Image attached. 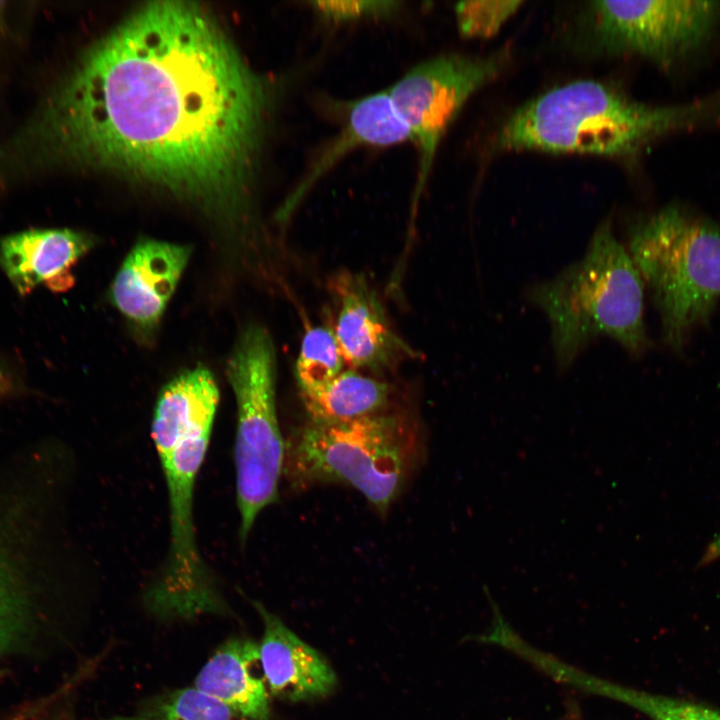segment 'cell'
Wrapping results in <instances>:
<instances>
[{
  "label": "cell",
  "instance_id": "1",
  "mask_svg": "<svg viewBox=\"0 0 720 720\" xmlns=\"http://www.w3.org/2000/svg\"><path fill=\"white\" fill-rule=\"evenodd\" d=\"M273 104L208 11L149 3L88 48L0 144V180L102 168L209 206L241 205Z\"/></svg>",
  "mask_w": 720,
  "mask_h": 720
},
{
  "label": "cell",
  "instance_id": "2",
  "mask_svg": "<svg viewBox=\"0 0 720 720\" xmlns=\"http://www.w3.org/2000/svg\"><path fill=\"white\" fill-rule=\"evenodd\" d=\"M68 456L48 438L0 455V656L16 652L71 566Z\"/></svg>",
  "mask_w": 720,
  "mask_h": 720
},
{
  "label": "cell",
  "instance_id": "3",
  "mask_svg": "<svg viewBox=\"0 0 720 720\" xmlns=\"http://www.w3.org/2000/svg\"><path fill=\"white\" fill-rule=\"evenodd\" d=\"M218 403L219 389L213 374L198 365L165 384L155 404L151 437L166 483L169 545L160 573L145 594V603L160 619L228 611L198 548L194 521L195 485Z\"/></svg>",
  "mask_w": 720,
  "mask_h": 720
},
{
  "label": "cell",
  "instance_id": "4",
  "mask_svg": "<svg viewBox=\"0 0 720 720\" xmlns=\"http://www.w3.org/2000/svg\"><path fill=\"white\" fill-rule=\"evenodd\" d=\"M720 121V91L682 105L637 102L605 84L574 81L517 109L498 133L502 150L629 156L676 130Z\"/></svg>",
  "mask_w": 720,
  "mask_h": 720
},
{
  "label": "cell",
  "instance_id": "5",
  "mask_svg": "<svg viewBox=\"0 0 720 720\" xmlns=\"http://www.w3.org/2000/svg\"><path fill=\"white\" fill-rule=\"evenodd\" d=\"M530 299L550 323L561 369L598 336L612 338L633 356L649 346L644 282L609 222L598 227L581 259L553 279L536 284Z\"/></svg>",
  "mask_w": 720,
  "mask_h": 720
},
{
  "label": "cell",
  "instance_id": "6",
  "mask_svg": "<svg viewBox=\"0 0 720 720\" xmlns=\"http://www.w3.org/2000/svg\"><path fill=\"white\" fill-rule=\"evenodd\" d=\"M629 248L659 314L663 342L680 354L720 300V227L670 205L633 227Z\"/></svg>",
  "mask_w": 720,
  "mask_h": 720
},
{
  "label": "cell",
  "instance_id": "7",
  "mask_svg": "<svg viewBox=\"0 0 720 720\" xmlns=\"http://www.w3.org/2000/svg\"><path fill=\"white\" fill-rule=\"evenodd\" d=\"M416 449L415 431L400 414L309 422L286 444L284 469L299 485H348L384 515L406 480Z\"/></svg>",
  "mask_w": 720,
  "mask_h": 720
},
{
  "label": "cell",
  "instance_id": "8",
  "mask_svg": "<svg viewBox=\"0 0 720 720\" xmlns=\"http://www.w3.org/2000/svg\"><path fill=\"white\" fill-rule=\"evenodd\" d=\"M237 406L234 446L239 537L245 543L258 515L278 501L286 445L276 409V356L270 334L251 325L227 363Z\"/></svg>",
  "mask_w": 720,
  "mask_h": 720
},
{
  "label": "cell",
  "instance_id": "9",
  "mask_svg": "<svg viewBox=\"0 0 720 720\" xmlns=\"http://www.w3.org/2000/svg\"><path fill=\"white\" fill-rule=\"evenodd\" d=\"M507 59L504 50L485 57L441 55L415 65L387 89L418 151L413 207L448 127L472 94L503 70Z\"/></svg>",
  "mask_w": 720,
  "mask_h": 720
},
{
  "label": "cell",
  "instance_id": "10",
  "mask_svg": "<svg viewBox=\"0 0 720 720\" xmlns=\"http://www.w3.org/2000/svg\"><path fill=\"white\" fill-rule=\"evenodd\" d=\"M600 44L615 53L646 57L662 66L700 48L720 21L719 1H594L590 4Z\"/></svg>",
  "mask_w": 720,
  "mask_h": 720
},
{
  "label": "cell",
  "instance_id": "11",
  "mask_svg": "<svg viewBox=\"0 0 720 720\" xmlns=\"http://www.w3.org/2000/svg\"><path fill=\"white\" fill-rule=\"evenodd\" d=\"M330 288L338 304L334 336L352 370H382L414 351L392 329L374 289L360 274L342 272Z\"/></svg>",
  "mask_w": 720,
  "mask_h": 720
},
{
  "label": "cell",
  "instance_id": "12",
  "mask_svg": "<svg viewBox=\"0 0 720 720\" xmlns=\"http://www.w3.org/2000/svg\"><path fill=\"white\" fill-rule=\"evenodd\" d=\"M191 247L154 239L138 241L110 288L113 305L134 326L154 329L191 255Z\"/></svg>",
  "mask_w": 720,
  "mask_h": 720
},
{
  "label": "cell",
  "instance_id": "13",
  "mask_svg": "<svg viewBox=\"0 0 720 720\" xmlns=\"http://www.w3.org/2000/svg\"><path fill=\"white\" fill-rule=\"evenodd\" d=\"M93 239L71 229H31L0 241V264L21 295L39 285L63 291L72 285V267Z\"/></svg>",
  "mask_w": 720,
  "mask_h": 720
},
{
  "label": "cell",
  "instance_id": "14",
  "mask_svg": "<svg viewBox=\"0 0 720 720\" xmlns=\"http://www.w3.org/2000/svg\"><path fill=\"white\" fill-rule=\"evenodd\" d=\"M252 605L264 631L258 644L264 682L279 698L300 701L327 695L336 684L329 664L260 602Z\"/></svg>",
  "mask_w": 720,
  "mask_h": 720
},
{
  "label": "cell",
  "instance_id": "15",
  "mask_svg": "<svg viewBox=\"0 0 720 720\" xmlns=\"http://www.w3.org/2000/svg\"><path fill=\"white\" fill-rule=\"evenodd\" d=\"M411 141L410 132L393 106L388 90L348 105L339 134L317 156L280 211L286 218L310 189L350 151L363 146L388 147Z\"/></svg>",
  "mask_w": 720,
  "mask_h": 720
},
{
  "label": "cell",
  "instance_id": "16",
  "mask_svg": "<svg viewBox=\"0 0 720 720\" xmlns=\"http://www.w3.org/2000/svg\"><path fill=\"white\" fill-rule=\"evenodd\" d=\"M259 663L258 644L246 638L224 642L195 678V688L224 704L242 720H268V693L253 669Z\"/></svg>",
  "mask_w": 720,
  "mask_h": 720
},
{
  "label": "cell",
  "instance_id": "17",
  "mask_svg": "<svg viewBox=\"0 0 720 720\" xmlns=\"http://www.w3.org/2000/svg\"><path fill=\"white\" fill-rule=\"evenodd\" d=\"M391 386L356 370L342 371L320 391L301 397L309 422H347L387 411Z\"/></svg>",
  "mask_w": 720,
  "mask_h": 720
},
{
  "label": "cell",
  "instance_id": "18",
  "mask_svg": "<svg viewBox=\"0 0 720 720\" xmlns=\"http://www.w3.org/2000/svg\"><path fill=\"white\" fill-rule=\"evenodd\" d=\"M222 703L195 687L176 689L149 698L129 715L107 720H231Z\"/></svg>",
  "mask_w": 720,
  "mask_h": 720
},
{
  "label": "cell",
  "instance_id": "19",
  "mask_svg": "<svg viewBox=\"0 0 720 720\" xmlns=\"http://www.w3.org/2000/svg\"><path fill=\"white\" fill-rule=\"evenodd\" d=\"M343 363L333 330L322 326L307 329L295 366L301 397L324 388L342 372Z\"/></svg>",
  "mask_w": 720,
  "mask_h": 720
},
{
  "label": "cell",
  "instance_id": "20",
  "mask_svg": "<svg viewBox=\"0 0 720 720\" xmlns=\"http://www.w3.org/2000/svg\"><path fill=\"white\" fill-rule=\"evenodd\" d=\"M604 696L632 707L651 720H720V710L708 705L651 693L612 681L606 684Z\"/></svg>",
  "mask_w": 720,
  "mask_h": 720
},
{
  "label": "cell",
  "instance_id": "21",
  "mask_svg": "<svg viewBox=\"0 0 720 720\" xmlns=\"http://www.w3.org/2000/svg\"><path fill=\"white\" fill-rule=\"evenodd\" d=\"M518 0L462 1L455 5L459 32L467 38L494 36L522 5Z\"/></svg>",
  "mask_w": 720,
  "mask_h": 720
},
{
  "label": "cell",
  "instance_id": "22",
  "mask_svg": "<svg viewBox=\"0 0 720 720\" xmlns=\"http://www.w3.org/2000/svg\"><path fill=\"white\" fill-rule=\"evenodd\" d=\"M308 4L322 20L331 24L385 19L397 13L401 6V2L393 0H319Z\"/></svg>",
  "mask_w": 720,
  "mask_h": 720
},
{
  "label": "cell",
  "instance_id": "23",
  "mask_svg": "<svg viewBox=\"0 0 720 720\" xmlns=\"http://www.w3.org/2000/svg\"><path fill=\"white\" fill-rule=\"evenodd\" d=\"M720 558V534L708 544L700 559L701 565H707Z\"/></svg>",
  "mask_w": 720,
  "mask_h": 720
},
{
  "label": "cell",
  "instance_id": "24",
  "mask_svg": "<svg viewBox=\"0 0 720 720\" xmlns=\"http://www.w3.org/2000/svg\"><path fill=\"white\" fill-rule=\"evenodd\" d=\"M10 389V379L0 367V399L6 396L10 392Z\"/></svg>",
  "mask_w": 720,
  "mask_h": 720
},
{
  "label": "cell",
  "instance_id": "25",
  "mask_svg": "<svg viewBox=\"0 0 720 720\" xmlns=\"http://www.w3.org/2000/svg\"><path fill=\"white\" fill-rule=\"evenodd\" d=\"M6 34V2L0 1V45Z\"/></svg>",
  "mask_w": 720,
  "mask_h": 720
},
{
  "label": "cell",
  "instance_id": "26",
  "mask_svg": "<svg viewBox=\"0 0 720 720\" xmlns=\"http://www.w3.org/2000/svg\"><path fill=\"white\" fill-rule=\"evenodd\" d=\"M52 720H72L66 716H57L56 718H53Z\"/></svg>",
  "mask_w": 720,
  "mask_h": 720
}]
</instances>
